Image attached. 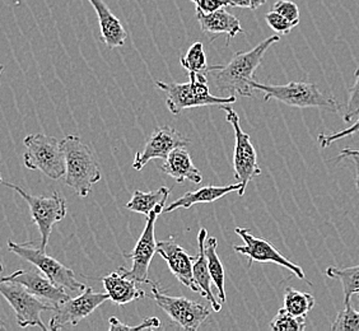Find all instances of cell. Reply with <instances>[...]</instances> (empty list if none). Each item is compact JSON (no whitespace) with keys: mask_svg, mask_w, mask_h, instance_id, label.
I'll use <instances>...</instances> for the list:
<instances>
[{"mask_svg":"<svg viewBox=\"0 0 359 331\" xmlns=\"http://www.w3.org/2000/svg\"><path fill=\"white\" fill-rule=\"evenodd\" d=\"M279 41L280 36H270L250 51L236 53L227 65H222L221 69L217 70L215 84L218 90L229 92L231 95L238 93L241 96L252 97L254 90L250 87V81L254 79L265 53Z\"/></svg>","mask_w":359,"mask_h":331,"instance_id":"obj_1","label":"cell"},{"mask_svg":"<svg viewBox=\"0 0 359 331\" xmlns=\"http://www.w3.org/2000/svg\"><path fill=\"white\" fill-rule=\"evenodd\" d=\"M60 143L65 157L64 182L81 198H87L93 185L101 180L96 156L90 145L78 135H68Z\"/></svg>","mask_w":359,"mask_h":331,"instance_id":"obj_2","label":"cell"},{"mask_svg":"<svg viewBox=\"0 0 359 331\" xmlns=\"http://www.w3.org/2000/svg\"><path fill=\"white\" fill-rule=\"evenodd\" d=\"M189 76L190 81L187 83L156 82L159 90L166 93L167 107L173 115H179L182 111L193 107L235 104V95L218 97L210 93L207 74L190 72Z\"/></svg>","mask_w":359,"mask_h":331,"instance_id":"obj_3","label":"cell"},{"mask_svg":"<svg viewBox=\"0 0 359 331\" xmlns=\"http://www.w3.org/2000/svg\"><path fill=\"white\" fill-rule=\"evenodd\" d=\"M250 87L264 93V101L276 100L284 104L299 109L318 107L329 112H338L340 104L332 96L323 93L318 84L307 82H290L284 86H266L250 81Z\"/></svg>","mask_w":359,"mask_h":331,"instance_id":"obj_4","label":"cell"},{"mask_svg":"<svg viewBox=\"0 0 359 331\" xmlns=\"http://www.w3.org/2000/svg\"><path fill=\"white\" fill-rule=\"evenodd\" d=\"M23 144L27 149L23 154V163L28 170L40 171L51 180L64 177L65 157L62 143L55 137L29 134L23 140Z\"/></svg>","mask_w":359,"mask_h":331,"instance_id":"obj_5","label":"cell"},{"mask_svg":"<svg viewBox=\"0 0 359 331\" xmlns=\"http://www.w3.org/2000/svg\"><path fill=\"white\" fill-rule=\"evenodd\" d=\"M0 185L9 187L15 193L20 194L25 201L27 203L29 212L32 215V222L37 226L40 231V235H41L40 248L46 250L53 228L56 223L62 222L67 215L65 199L57 191H54L51 196L29 195L26 191H23L21 187L1 179V176H0Z\"/></svg>","mask_w":359,"mask_h":331,"instance_id":"obj_6","label":"cell"},{"mask_svg":"<svg viewBox=\"0 0 359 331\" xmlns=\"http://www.w3.org/2000/svg\"><path fill=\"white\" fill-rule=\"evenodd\" d=\"M8 248L11 252L20 256L23 260L31 262L56 285L72 290L74 293L83 292L86 290V285L76 279L73 270L64 266L62 262H57L54 257L48 256L45 252V250H41L40 246H36L34 242L15 243L12 240H9Z\"/></svg>","mask_w":359,"mask_h":331,"instance_id":"obj_7","label":"cell"},{"mask_svg":"<svg viewBox=\"0 0 359 331\" xmlns=\"http://www.w3.org/2000/svg\"><path fill=\"white\" fill-rule=\"evenodd\" d=\"M219 109L226 111V120L235 131V152H233V171L235 179L241 184V189L237 191L242 196L250 181L262 175V168L257 163V154L249 134L241 129L240 116L229 104H221Z\"/></svg>","mask_w":359,"mask_h":331,"instance_id":"obj_8","label":"cell"},{"mask_svg":"<svg viewBox=\"0 0 359 331\" xmlns=\"http://www.w3.org/2000/svg\"><path fill=\"white\" fill-rule=\"evenodd\" d=\"M149 284L157 306L184 330H198L201 325L210 316V309L207 306L189 299L187 297L170 296L161 290V284L157 282L151 281Z\"/></svg>","mask_w":359,"mask_h":331,"instance_id":"obj_9","label":"cell"},{"mask_svg":"<svg viewBox=\"0 0 359 331\" xmlns=\"http://www.w3.org/2000/svg\"><path fill=\"white\" fill-rule=\"evenodd\" d=\"M0 295L7 299L8 304L15 312L17 324L21 327L37 326L46 331L48 327L42 323L41 313L43 311H54V306L32 295L22 284L0 281Z\"/></svg>","mask_w":359,"mask_h":331,"instance_id":"obj_10","label":"cell"},{"mask_svg":"<svg viewBox=\"0 0 359 331\" xmlns=\"http://www.w3.org/2000/svg\"><path fill=\"white\" fill-rule=\"evenodd\" d=\"M163 209H165V204H161L147 215L144 229L139 237L135 248H133L130 254H125V257L133 260V266L129 270L125 268H121V270L125 276L132 278L133 281H135L137 283L149 284L151 282L148 273H149L153 256L157 254L154 224L157 221V217L163 212Z\"/></svg>","mask_w":359,"mask_h":331,"instance_id":"obj_11","label":"cell"},{"mask_svg":"<svg viewBox=\"0 0 359 331\" xmlns=\"http://www.w3.org/2000/svg\"><path fill=\"white\" fill-rule=\"evenodd\" d=\"M107 299V293L95 292L90 287H86L81 296L69 298L64 304L56 306L53 311L54 315L50 318L48 329L57 331L62 330L65 326H76L82 320L92 315Z\"/></svg>","mask_w":359,"mask_h":331,"instance_id":"obj_12","label":"cell"},{"mask_svg":"<svg viewBox=\"0 0 359 331\" xmlns=\"http://www.w3.org/2000/svg\"><path fill=\"white\" fill-rule=\"evenodd\" d=\"M235 232L241 237L245 245L243 246L235 245L233 250L236 252L249 257V266H251L254 262H274V264H278V265L292 271L294 276H297L298 279L304 281L311 285V283L306 278L304 269L301 266H298L297 264L290 262V259H287L285 256L282 255L268 240H265L263 237H255L248 228L236 227Z\"/></svg>","mask_w":359,"mask_h":331,"instance_id":"obj_13","label":"cell"},{"mask_svg":"<svg viewBox=\"0 0 359 331\" xmlns=\"http://www.w3.org/2000/svg\"><path fill=\"white\" fill-rule=\"evenodd\" d=\"M189 144L190 139L180 134L172 126H158L148 138L143 149L135 154L133 168L137 171H142L149 161L157 158L166 159L167 156L172 152L173 149Z\"/></svg>","mask_w":359,"mask_h":331,"instance_id":"obj_14","label":"cell"},{"mask_svg":"<svg viewBox=\"0 0 359 331\" xmlns=\"http://www.w3.org/2000/svg\"><path fill=\"white\" fill-rule=\"evenodd\" d=\"M0 281L22 284L32 295L48 304H53L54 307L64 304L70 298L69 295L65 292V288L53 283L40 270L18 269L11 276L0 278Z\"/></svg>","mask_w":359,"mask_h":331,"instance_id":"obj_15","label":"cell"},{"mask_svg":"<svg viewBox=\"0 0 359 331\" xmlns=\"http://www.w3.org/2000/svg\"><path fill=\"white\" fill-rule=\"evenodd\" d=\"M157 254L163 257L168 269L176 276L180 283L184 284L195 293H201V288L193 276V264L195 256H190L184 248L175 241L173 237L157 241Z\"/></svg>","mask_w":359,"mask_h":331,"instance_id":"obj_16","label":"cell"},{"mask_svg":"<svg viewBox=\"0 0 359 331\" xmlns=\"http://www.w3.org/2000/svg\"><path fill=\"white\" fill-rule=\"evenodd\" d=\"M102 283L106 293L109 295V299L118 306L130 304L145 297L144 290L138 288L137 282L132 278L125 276L121 268L104 276Z\"/></svg>","mask_w":359,"mask_h":331,"instance_id":"obj_17","label":"cell"},{"mask_svg":"<svg viewBox=\"0 0 359 331\" xmlns=\"http://www.w3.org/2000/svg\"><path fill=\"white\" fill-rule=\"evenodd\" d=\"M92 7L96 11L100 29H101V39L104 45L109 48H120L124 46L128 32L125 31L123 23L118 17L112 13L110 8L106 6L104 0H88Z\"/></svg>","mask_w":359,"mask_h":331,"instance_id":"obj_18","label":"cell"},{"mask_svg":"<svg viewBox=\"0 0 359 331\" xmlns=\"http://www.w3.org/2000/svg\"><path fill=\"white\" fill-rule=\"evenodd\" d=\"M196 18L204 34L227 35V45H229L231 39L243 32L241 22L233 14L229 13L226 8H222L212 13H203L196 11Z\"/></svg>","mask_w":359,"mask_h":331,"instance_id":"obj_19","label":"cell"},{"mask_svg":"<svg viewBox=\"0 0 359 331\" xmlns=\"http://www.w3.org/2000/svg\"><path fill=\"white\" fill-rule=\"evenodd\" d=\"M161 170L162 173L176 180L179 184H182L187 180L194 184H201L203 180V175L194 165L191 156L185 149V147H179L173 149L172 152L167 156Z\"/></svg>","mask_w":359,"mask_h":331,"instance_id":"obj_20","label":"cell"},{"mask_svg":"<svg viewBox=\"0 0 359 331\" xmlns=\"http://www.w3.org/2000/svg\"><path fill=\"white\" fill-rule=\"evenodd\" d=\"M208 232L205 228H201L198 234V246L199 251L198 255L195 256L193 264V276L195 282L198 284V287L201 288V295L207 298L210 302L212 309L215 312H219L222 310L221 301H218L213 295L212 290V276L208 269L207 256H205V240H207Z\"/></svg>","mask_w":359,"mask_h":331,"instance_id":"obj_21","label":"cell"},{"mask_svg":"<svg viewBox=\"0 0 359 331\" xmlns=\"http://www.w3.org/2000/svg\"><path fill=\"white\" fill-rule=\"evenodd\" d=\"M241 189V184H235V185H227V187H215V185H207V187H201L194 191H187L184 194L180 199L171 203L168 207H165L163 212L165 213H171L176 209H189L195 204H207V203H215L219 201L227 194L238 191Z\"/></svg>","mask_w":359,"mask_h":331,"instance_id":"obj_22","label":"cell"},{"mask_svg":"<svg viewBox=\"0 0 359 331\" xmlns=\"http://www.w3.org/2000/svg\"><path fill=\"white\" fill-rule=\"evenodd\" d=\"M171 194V189L166 187H159L154 191L144 193L142 190H135L133 194L132 199L126 203L125 208L134 213L148 215L161 204H166L167 198Z\"/></svg>","mask_w":359,"mask_h":331,"instance_id":"obj_23","label":"cell"},{"mask_svg":"<svg viewBox=\"0 0 359 331\" xmlns=\"http://www.w3.org/2000/svg\"><path fill=\"white\" fill-rule=\"evenodd\" d=\"M218 241L215 237H207L205 240V256H207L208 269L212 276V282L215 284L218 290V296L221 304L226 302V290H224V268L221 262V257L217 252Z\"/></svg>","mask_w":359,"mask_h":331,"instance_id":"obj_24","label":"cell"},{"mask_svg":"<svg viewBox=\"0 0 359 331\" xmlns=\"http://www.w3.org/2000/svg\"><path fill=\"white\" fill-rule=\"evenodd\" d=\"M316 301L311 293L299 292L294 288H285L284 292V309L294 316L306 318L307 313L315 307Z\"/></svg>","mask_w":359,"mask_h":331,"instance_id":"obj_25","label":"cell"},{"mask_svg":"<svg viewBox=\"0 0 359 331\" xmlns=\"http://www.w3.org/2000/svg\"><path fill=\"white\" fill-rule=\"evenodd\" d=\"M325 274L332 279H338L343 285L344 304H351L353 295H357L359 290V265L352 268L330 266L325 270Z\"/></svg>","mask_w":359,"mask_h":331,"instance_id":"obj_26","label":"cell"},{"mask_svg":"<svg viewBox=\"0 0 359 331\" xmlns=\"http://www.w3.org/2000/svg\"><path fill=\"white\" fill-rule=\"evenodd\" d=\"M181 65L190 73H203L208 74L210 72H217L222 68V65H208L207 55L204 53V48L201 42H195L193 43L187 54L180 59Z\"/></svg>","mask_w":359,"mask_h":331,"instance_id":"obj_27","label":"cell"},{"mask_svg":"<svg viewBox=\"0 0 359 331\" xmlns=\"http://www.w3.org/2000/svg\"><path fill=\"white\" fill-rule=\"evenodd\" d=\"M270 329L274 331H304L306 329V318L294 316L283 307L278 311L276 318L271 320Z\"/></svg>","mask_w":359,"mask_h":331,"instance_id":"obj_28","label":"cell"},{"mask_svg":"<svg viewBox=\"0 0 359 331\" xmlns=\"http://www.w3.org/2000/svg\"><path fill=\"white\" fill-rule=\"evenodd\" d=\"M332 331H359V311H355L352 304H346L344 310L339 311L337 318L332 325Z\"/></svg>","mask_w":359,"mask_h":331,"instance_id":"obj_29","label":"cell"},{"mask_svg":"<svg viewBox=\"0 0 359 331\" xmlns=\"http://www.w3.org/2000/svg\"><path fill=\"white\" fill-rule=\"evenodd\" d=\"M354 84L349 90V98L346 102V112L343 120L346 123H352L359 116V68L354 72Z\"/></svg>","mask_w":359,"mask_h":331,"instance_id":"obj_30","label":"cell"},{"mask_svg":"<svg viewBox=\"0 0 359 331\" xmlns=\"http://www.w3.org/2000/svg\"><path fill=\"white\" fill-rule=\"evenodd\" d=\"M110 331H134V330H149V329H157L161 326V321L157 318H145L140 324L137 326L125 325L116 318H110Z\"/></svg>","mask_w":359,"mask_h":331,"instance_id":"obj_31","label":"cell"},{"mask_svg":"<svg viewBox=\"0 0 359 331\" xmlns=\"http://www.w3.org/2000/svg\"><path fill=\"white\" fill-rule=\"evenodd\" d=\"M265 21L269 25V27L279 35H287L293 28L298 26L297 23L288 21L283 15L276 13L274 11H270L269 13L265 14Z\"/></svg>","mask_w":359,"mask_h":331,"instance_id":"obj_32","label":"cell"},{"mask_svg":"<svg viewBox=\"0 0 359 331\" xmlns=\"http://www.w3.org/2000/svg\"><path fill=\"white\" fill-rule=\"evenodd\" d=\"M359 133V116L357 118V121L354 124L351 125L349 128H346L343 130L337 131V133H332V134H320L318 135V144L321 148H327L329 145L332 144L334 142L340 140V139L346 138L352 134Z\"/></svg>","mask_w":359,"mask_h":331,"instance_id":"obj_33","label":"cell"},{"mask_svg":"<svg viewBox=\"0 0 359 331\" xmlns=\"http://www.w3.org/2000/svg\"><path fill=\"white\" fill-rule=\"evenodd\" d=\"M271 11L283 15L284 18H287L288 21L294 22L297 25L299 23V9H298L297 4L290 0L276 1Z\"/></svg>","mask_w":359,"mask_h":331,"instance_id":"obj_34","label":"cell"},{"mask_svg":"<svg viewBox=\"0 0 359 331\" xmlns=\"http://www.w3.org/2000/svg\"><path fill=\"white\" fill-rule=\"evenodd\" d=\"M196 11L203 13H212L222 8L229 7V0H191Z\"/></svg>","mask_w":359,"mask_h":331,"instance_id":"obj_35","label":"cell"},{"mask_svg":"<svg viewBox=\"0 0 359 331\" xmlns=\"http://www.w3.org/2000/svg\"><path fill=\"white\" fill-rule=\"evenodd\" d=\"M346 158L353 161V163L355 166V187L359 193V156H346Z\"/></svg>","mask_w":359,"mask_h":331,"instance_id":"obj_36","label":"cell"},{"mask_svg":"<svg viewBox=\"0 0 359 331\" xmlns=\"http://www.w3.org/2000/svg\"><path fill=\"white\" fill-rule=\"evenodd\" d=\"M229 7L251 8V0H229Z\"/></svg>","mask_w":359,"mask_h":331,"instance_id":"obj_37","label":"cell"},{"mask_svg":"<svg viewBox=\"0 0 359 331\" xmlns=\"http://www.w3.org/2000/svg\"><path fill=\"white\" fill-rule=\"evenodd\" d=\"M346 156H359V149H353V148L343 149L338 156V161L346 158Z\"/></svg>","mask_w":359,"mask_h":331,"instance_id":"obj_38","label":"cell"},{"mask_svg":"<svg viewBox=\"0 0 359 331\" xmlns=\"http://www.w3.org/2000/svg\"><path fill=\"white\" fill-rule=\"evenodd\" d=\"M266 3V0H251V8L250 9H257Z\"/></svg>","mask_w":359,"mask_h":331,"instance_id":"obj_39","label":"cell"},{"mask_svg":"<svg viewBox=\"0 0 359 331\" xmlns=\"http://www.w3.org/2000/svg\"><path fill=\"white\" fill-rule=\"evenodd\" d=\"M7 329V325L4 324L3 321H1V318H0V330H6Z\"/></svg>","mask_w":359,"mask_h":331,"instance_id":"obj_40","label":"cell"},{"mask_svg":"<svg viewBox=\"0 0 359 331\" xmlns=\"http://www.w3.org/2000/svg\"><path fill=\"white\" fill-rule=\"evenodd\" d=\"M4 72V67L3 65H0V76H1V73Z\"/></svg>","mask_w":359,"mask_h":331,"instance_id":"obj_41","label":"cell"},{"mask_svg":"<svg viewBox=\"0 0 359 331\" xmlns=\"http://www.w3.org/2000/svg\"><path fill=\"white\" fill-rule=\"evenodd\" d=\"M3 270V265H1V262H0V271Z\"/></svg>","mask_w":359,"mask_h":331,"instance_id":"obj_42","label":"cell"},{"mask_svg":"<svg viewBox=\"0 0 359 331\" xmlns=\"http://www.w3.org/2000/svg\"><path fill=\"white\" fill-rule=\"evenodd\" d=\"M357 295H359V290H358V292H357Z\"/></svg>","mask_w":359,"mask_h":331,"instance_id":"obj_43","label":"cell"}]
</instances>
